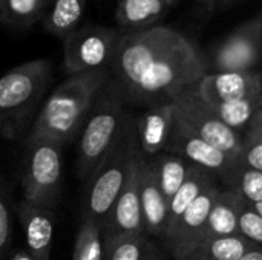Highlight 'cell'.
I'll list each match as a JSON object with an SVG mask.
<instances>
[{
	"label": "cell",
	"instance_id": "cell-13",
	"mask_svg": "<svg viewBox=\"0 0 262 260\" xmlns=\"http://www.w3.org/2000/svg\"><path fill=\"white\" fill-rule=\"evenodd\" d=\"M104 236L144 233L140 199V156L132 166L127 181L117 198L104 225Z\"/></svg>",
	"mask_w": 262,
	"mask_h": 260
},
{
	"label": "cell",
	"instance_id": "cell-28",
	"mask_svg": "<svg viewBox=\"0 0 262 260\" xmlns=\"http://www.w3.org/2000/svg\"><path fill=\"white\" fill-rule=\"evenodd\" d=\"M239 236L255 247H262V216L244 199L239 205Z\"/></svg>",
	"mask_w": 262,
	"mask_h": 260
},
{
	"label": "cell",
	"instance_id": "cell-1",
	"mask_svg": "<svg viewBox=\"0 0 262 260\" xmlns=\"http://www.w3.org/2000/svg\"><path fill=\"white\" fill-rule=\"evenodd\" d=\"M204 57L170 26L121 29L109 78L126 103L143 109L170 104L207 74Z\"/></svg>",
	"mask_w": 262,
	"mask_h": 260
},
{
	"label": "cell",
	"instance_id": "cell-12",
	"mask_svg": "<svg viewBox=\"0 0 262 260\" xmlns=\"http://www.w3.org/2000/svg\"><path fill=\"white\" fill-rule=\"evenodd\" d=\"M198 90L210 104L249 100L262 93V72H207L198 83Z\"/></svg>",
	"mask_w": 262,
	"mask_h": 260
},
{
	"label": "cell",
	"instance_id": "cell-30",
	"mask_svg": "<svg viewBox=\"0 0 262 260\" xmlns=\"http://www.w3.org/2000/svg\"><path fill=\"white\" fill-rule=\"evenodd\" d=\"M12 236V216H11V205H9V195L6 187L0 181V259L9 250Z\"/></svg>",
	"mask_w": 262,
	"mask_h": 260
},
{
	"label": "cell",
	"instance_id": "cell-19",
	"mask_svg": "<svg viewBox=\"0 0 262 260\" xmlns=\"http://www.w3.org/2000/svg\"><path fill=\"white\" fill-rule=\"evenodd\" d=\"M170 6L167 0H118L115 21L124 31L157 26Z\"/></svg>",
	"mask_w": 262,
	"mask_h": 260
},
{
	"label": "cell",
	"instance_id": "cell-23",
	"mask_svg": "<svg viewBox=\"0 0 262 260\" xmlns=\"http://www.w3.org/2000/svg\"><path fill=\"white\" fill-rule=\"evenodd\" d=\"M218 118L232 130L244 135L255 115L262 109V93L258 97L221 104H212Z\"/></svg>",
	"mask_w": 262,
	"mask_h": 260
},
{
	"label": "cell",
	"instance_id": "cell-17",
	"mask_svg": "<svg viewBox=\"0 0 262 260\" xmlns=\"http://www.w3.org/2000/svg\"><path fill=\"white\" fill-rule=\"evenodd\" d=\"M215 185H221L220 181L216 179L215 175L209 173L207 170L198 167V166H192L186 181L183 182V185L180 187V190L175 193V196L170 199L169 207H167V222H166V231L164 236L178 224V221L181 219V216L186 213V210L201 196L204 195L207 190H210ZM163 236V238H164ZM163 241V239H161ZM160 241V242H161Z\"/></svg>",
	"mask_w": 262,
	"mask_h": 260
},
{
	"label": "cell",
	"instance_id": "cell-31",
	"mask_svg": "<svg viewBox=\"0 0 262 260\" xmlns=\"http://www.w3.org/2000/svg\"><path fill=\"white\" fill-rule=\"evenodd\" d=\"M143 260H173V257L167 253V250L164 248V245L160 241L152 239Z\"/></svg>",
	"mask_w": 262,
	"mask_h": 260
},
{
	"label": "cell",
	"instance_id": "cell-2",
	"mask_svg": "<svg viewBox=\"0 0 262 260\" xmlns=\"http://www.w3.org/2000/svg\"><path fill=\"white\" fill-rule=\"evenodd\" d=\"M107 80L109 69L68 77L45 101L26 136L54 139L61 146L75 141Z\"/></svg>",
	"mask_w": 262,
	"mask_h": 260
},
{
	"label": "cell",
	"instance_id": "cell-35",
	"mask_svg": "<svg viewBox=\"0 0 262 260\" xmlns=\"http://www.w3.org/2000/svg\"><path fill=\"white\" fill-rule=\"evenodd\" d=\"M232 2H236V0H210L209 5H207V8H209V9H216V8L226 6V5H229V3H232Z\"/></svg>",
	"mask_w": 262,
	"mask_h": 260
},
{
	"label": "cell",
	"instance_id": "cell-4",
	"mask_svg": "<svg viewBox=\"0 0 262 260\" xmlns=\"http://www.w3.org/2000/svg\"><path fill=\"white\" fill-rule=\"evenodd\" d=\"M124 106L126 101L109 78L91 107L78 135L77 175L80 179L88 181L118 141L130 115Z\"/></svg>",
	"mask_w": 262,
	"mask_h": 260
},
{
	"label": "cell",
	"instance_id": "cell-22",
	"mask_svg": "<svg viewBox=\"0 0 262 260\" xmlns=\"http://www.w3.org/2000/svg\"><path fill=\"white\" fill-rule=\"evenodd\" d=\"M252 248L255 245L241 236L210 239L200 244L180 260H236Z\"/></svg>",
	"mask_w": 262,
	"mask_h": 260
},
{
	"label": "cell",
	"instance_id": "cell-11",
	"mask_svg": "<svg viewBox=\"0 0 262 260\" xmlns=\"http://www.w3.org/2000/svg\"><path fill=\"white\" fill-rule=\"evenodd\" d=\"M166 152L180 155L189 162L215 175L221 185L238 161V158H233L229 153L203 141L189 130L183 129L175 121L172 124V132Z\"/></svg>",
	"mask_w": 262,
	"mask_h": 260
},
{
	"label": "cell",
	"instance_id": "cell-25",
	"mask_svg": "<svg viewBox=\"0 0 262 260\" xmlns=\"http://www.w3.org/2000/svg\"><path fill=\"white\" fill-rule=\"evenodd\" d=\"M49 0H3L0 11V21L15 28L25 29L41 20Z\"/></svg>",
	"mask_w": 262,
	"mask_h": 260
},
{
	"label": "cell",
	"instance_id": "cell-10",
	"mask_svg": "<svg viewBox=\"0 0 262 260\" xmlns=\"http://www.w3.org/2000/svg\"><path fill=\"white\" fill-rule=\"evenodd\" d=\"M262 52V18L250 20L230 34L213 54V72L255 70Z\"/></svg>",
	"mask_w": 262,
	"mask_h": 260
},
{
	"label": "cell",
	"instance_id": "cell-9",
	"mask_svg": "<svg viewBox=\"0 0 262 260\" xmlns=\"http://www.w3.org/2000/svg\"><path fill=\"white\" fill-rule=\"evenodd\" d=\"M223 185H215L201 195L181 216L178 224L163 238L161 244L173 260L183 259L187 253L206 241V227L213 202Z\"/></svg>",
	"mask_w": 262,
	"mask_h": 260
},
{
	"label": "cell",
	"instance_id": "cell-33",
	"mask_svg": "<svg viewBox=\"0 0 262 260\" xmlns=\"http://www.w3.org/2000/svg\"><path fill=\"white\" fill-rule=\"evenodd\" d=\"M247 130H258V132H262V109L255 115V118L252 120V123H250V126H249Z\"/></svg>",
	"mask_w": 262,
	"mask_h": 260
},
{
	"label": "cell",
	"instance_id": "cell-7",
	"mask_svg": "<svg viewBox=\"0 0 262 260\" xmlns=\"http://www.w3.org/2000/svg\"><path fill=\"white\" fill-rule=\"evenodd\" d=\"M170 106L177 124L213 147L238 158L243 147V135L227 127L218 118L213 106L201 97L198 84L180 93Z\"/></svg>",
	"mask_w": 262,
	"mask_h": 260
},
{
	"label": "cell",
	"instance_id": "cell-34",
	"mask_svg": "<svg viewBox=\"0 0 262 260\" xmlns=\"http://www.w3.org/2000/svg\"><path fill=\"white\" fill-rule=\"evenodd\" d=\"M9 260H35L26 250H20V251H17L15 254H12V257Z\"/></svg>",
	"mask_w": 262,
	"mask_h": 260
},
{
	"label": "cell",
	"instance_id": "cell-24",
	"mask_svg": "<svg viewBox=\"0 0 262 260\" xmlns=\"http://www.w3.org/2000/svg\"><path fill=\"white\" fill-rule=\"evenodd\" d=\"M72 260H104V230L97 221L81 218Z\"/></svg>",
	"mask_w": 262,
	"mask_h": 260
},
{
	"label": "cell",
	"instance_id": "cell-15",
	"mask_svg": "<svg viewBox=\"0 0 262 260\" xmlns=\"http://www.w3.org/2000/svg\"><path fill=\"white\" fill-rule=\"evenodd\" d=\"M140 199L144 233L155 241H161L167 222V201L160 188L152 159L140 158Z\"/></svg>",
	"mask_w": 262,
	"mask_h": 260
},
{
	"label": "cell",
	"instance_id": "cell-37",
	"mask_svg": "<svg viewBox=\"0 0 262 260\" xmlns=\"http://www.w3.org/2000/svg\"><path fill=\"white\" fill-rule=\"evenodd\" d=\"M195 2H198L200 5H203V6H206V8H207V5H209V2H210V0H195Z\"/></svg>",
	"mask_w": 262,
	"mask_h": 260
},
{
	"label": "cell",
	"instance_id": "cell-6",
	"mask_svg": "<svg viewBox=\"0 0 262 260\" xmlns=\"http://www.w3.org/2000/svg\"><path fill=\"white\" fill-rule=\"evenodd\" d=\"M25 149L23 199L54 211L61 188L63 146L48 138H26Z\"/></svg>",
	"mask_w": 262,
	"mask_h": 260
},
{
	"label": "cell",
	"instance_id": "cell-36",
	"mask_svg": "<svg viewBox=\"0 0 262 260\" xmlns=\"http://www.w3.org/2000/svg\"><path fill=\"white\" fill-rule=\"evenodd\" d=\"M253 208H255V210H256V211H258V213H259V215L262 216V202L261 204H256V205H253Z\"/></svg>",
	"mask_w": 262,
	"mask_h": 260
},
{
	"label": "cell",
	"instance_id": "cell-18",
	"mask_svg": "<svg viewBox=\"0 0 262 260\" xmlns=\"http://www.w3.org/2000/svg\"><path fill=\"white\" fill-rule=\"evenodd\" d=\"M243 198L232 190L221 188L213 207L210 210L206 241L223 239V238H238L239 236V205ZM204 241V242H206Z\"/></svg>",
	"mask_w": 262,
	"mask_h": 260
},
{
	"label": "cell",
	"instance_id": "cell-8",
	"mask_svg": "<svg viewBox=\"0 0 262 260\" xmlns=\"http://www.w3.org/2000/svg\"><path fill=\"white\" fill-rule=\"evenodd\" d=\"M121 29L107 26L77 28L61 38L63 41V69L71 77L97 69H109Z\"/></svg>",
	"mask_w": 262,
	"mask_h": 260
},
{
	"label": "cell",
	"instance_id": "cell-32",
	"mask_svg": "<svg viewBox=\"0 0 262 260\" xmlns=\"http://www.w3.org/2000/svg\"><path fill=\"white\" fill-rule=\"evenodd\" d=\"M236 260H262V247H255Z\"/></svg>",
	"mask_w": 262,
	"mask_h": 260
},
{
	"label": "cell",
	"instance_id": "cell-16",
	"mask_svg": "<svg viewBox=\"0 0 262 260\" xmlns=\"http://www.w3.org/2000/svg\"><path fill=\"white\" fill-rule=\"evenodd\" d=\"M17 216L25 234V250L35 260L51 259L54 239V211L21 199Z\"/></svg>",
	"mask_w": 262,
	"mask_h": 260
},
{
	"label": "cell",
	"instance_id": "cell-27",
	"mask_svg": "<svg viewBox=\"0 0 262 260\" xmlns=\"http://www.w3.org/2000/svg\"><path fill=\"white\" fill-rule=\"evenodd\" d=\"M150 241L146 233L104 236V260H143Z\"/></svg>",
	"mask_w": 262,
	"mask_h": 260
},
{
	"label": "cell",
	"instance_id": "cell-20",
	"mask_svg": "<svg viewBox=\"0 0 262 260\" xmlns=\"http://www.w3.org/2000/svg\"><path fill=\"white\" fill-rule=\"evenodd\" d=\"M86 3L88 0H49L41 18L43 28L58 38L66 37L77 29Z\"/></svg>",
	"mask_w": 262,
	"mask_h": 260
},
{
	"label": "cell",
	"instance_id": "cell-5",
	"mask_svg": "<svg viewBox=\"0 0 262 260\" xmlns=\"http://www.w3.org/2000/svg\"><path fill=\"white\" fill-rule=\"evenodd\" d=\"M137 158L135 116L129 115L118 141L88 179L83 218H91L104 225Z\"/></svg>",
	"mask_w": 262,
	"mask_h": 260
},
{
	"label": "cell",
	"instance_id": "cell-3",
	"mask_svg": "<svg viewBox=\"0 0 262 260\" xmlns=\"http://www.w3.org/2000/svg\"><path fill=\"white\" fill-rule=\"evenodd\" d=\"M48 58L21 63L0 77V136L17 141L29 133L37 109L51 84Z\"/></svg>",
	"mask_w": 262,
	"mask_h": 260
},
{
	"label": "cell",
	"instance_id": "cell-21",
	"mask_svg": "<svg viewBox=\"0 0 262 260\" xmlns=\"http://www.w3.org/2000/svg\"><path fill=\"white\" fill-rule=\"evenodd\" d=\"M152 162L155 166L160 188L169 204L170 199L175 196V193L183 185V182L186 181L187 173L193 164L189 162L187 159H184L183 156L169 153V152L158 155L157 158L152 159Z\"/></svg>",
	"mask_w": 262,
	"mask_h": 260
},
{
	"label": "cell",
	"instance_id": "cell-38",
	"mask_svg": "<svg viewBox=\"0 0 262 260\" xmlns=\"http://www.w3.org/2000/svg\"><path fill=\"white\" fill-rule=\"evenodd\" d=\"M167 2H169V3H170V5H173V3H175V2H177V0H167Z\"/></svg>",
	"mask_w": 262,
	"mask_h": 260
},
{
	"label": "cell",
	"instance_id": "cell-26",
	"mask_svg": "<svg viewBox=\"0 0 262 260\" xmlns=\"http://www.w3.org/2000/svg\"><path fill=\"white\" fill-rule=\"evenodd\" d=\"M223 187L235 192L250 205L262 202V172L250 169L239 161H236V166L224 179Z\"/></svg>",
	"mask_w": 262,
	"mask_h": 260
},
{
	"label": "cell",
	"instance_id": "cell-29",
	"mask_svg": "<svg viewBox=\"0 0 262 260\" xmlns=\"http://www.w3.org/2000/svg\"><path fill=\"white\" fill-rule=\"evenodd\" d=\"M238 161L250 169L262 172V132L247 130L243 135V147Z\"/></svg>",
	"mask_w": 262,
	"mask_h": 260
},
{
	"label": "cell",
	"instance_id": "cell-14",
	"mask_svg": "<svg viewBox=\"0 0 262 260\" xmlns=\"http://www.w3.org/2000/svg\"><path fill=\"white\" fill-rule=\"evenodd\" d=\"M172 124L173 116L170 104L143 109V112L135 116L137 146L141 159H154L166 152Z\"/></svg>",
	"mask_w": 262,
	"mask_h": 260
},
{
	"label": "cell",
	"instance_id": "cell-39",
	"mask_svg": "<svg viewBox=\"0 0 262 260\" xmlns=\"http://www.w3.org/2000/svg\"><path fill=\"white\" fill-rule=\"evenodd\" d=\"M2 6H3V0H0V11H2Z\"/></svg>",
	"mask_w": 262,
	"mask_h": 260
}]
</instances>
